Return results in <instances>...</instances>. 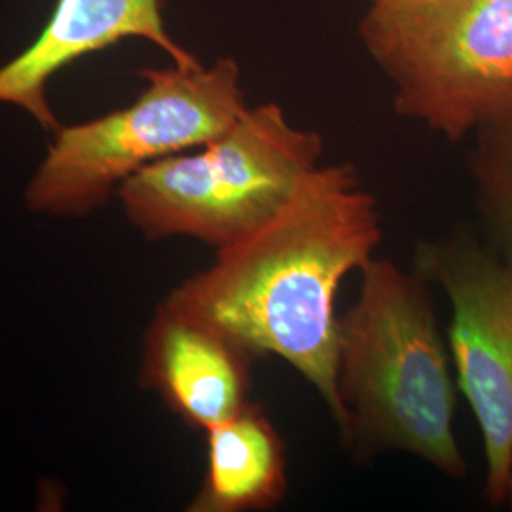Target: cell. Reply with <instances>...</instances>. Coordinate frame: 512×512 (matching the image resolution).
Wrapping results in <instances>:
<instances>
[{"instance_id":"1","label":"cell","mask_w":512,"mask_h":512,"mask_svg":"<svg viewBox=\"0 0 512 512\" xmlns=\"http://www.w3.org/2000/svg\"><path fill=\"white\" fill-rule=\"evenodd\" d=\"M382 239L376 200L348 164L317 165L274 217L222 249L165 298L253 357L277 355L308 380L336 425L342 281Z\"/></svg>"},{"instance_id":"2","label":"cell","mask_w":512,"mask_h":512,"mask_svg":"<svg viewBox=\"0 0 512 512\" xmlns=\"http://www.w3.org/2000/svg\"><path fill=\"white\" fill-rule=\"evenodd\" d=\"M357 302L338 319V431L357 456L406 452L444 475L467 473L456 387L427 279L387 258L359 270Z\"/></svg>"},{"instance_id":"3","label":"cell","mask_w":512,"mask_h":512,"mask_svg":"<svg viewBox=\"0 0 512 512\" xmlns=\"http://www.w3.org/2000/svg\"><path fill=\"white\" fill-rule=\"evenodd\" d=\"M321 154L323 139L293 126L279 105L247 107L220 137L148 165L116 196L150 241L192 238L222 249L272 219Z\"/></svg>"},{"instance_id":"4","label":"cell","mask_w":512,"mask_h":512,"mask_svg":"<svg viewBox=\"0 0 512 512\" xmlns=\"http://www.w3.org/2000/svg\"><path fill=\"white\" fill-rule=\"evenodd\" d=\"M135 103L84 124L61 126L25 190L29 211L86 217L122 184L164 158L203 147L236 124L247 105L232 57L143 71Z\"/></svg>"},{"instance_id":"5","label":"cell","mask_w":512,"mask_h":512,"mask_svg":"<svg viewBox=\"0 0 512 512\" xmlns=\"http://www.w3.org/2000/svg\"><path fill=\"white\" fill-rule=\"evenodd\" d=\"M399 114L450 141L512 114V0H391L361 23Z\"/></svg>"},{"instance_id":"6","label":"cell","mask_w":512,"mask_h":512,"mask_svg":"<svg viewBox=\"0 0 512 512\" xmlns=\"http://www.w3.org/2000/svg\"><path fill=\"white\" fill-rule=\"evenodd\" d=\"M418 272L439 283L452 306L448 342L484 442V494L492 507L511 505L512 264L454 238L420 247Z\"/></svg>"},{"instance_id":"7","label":"cell","mask_w":512,"mask_h":512,"mask_svg":"<svg viewBox=\"0 0 512 512\" xmlns=\"http://www.w3.org/2000/svg\"><path fill=\"white\" fill-rule=\"evenodd\" d=\"M126 38L147 40L177 65L200 63L167 33L162 0H57L31 46L0 67V103L18 107L55 133L61 124L48 103L50 80Z\"/></svg>"},{"instance_id":"8","label":"cell","mask_w":512,"mask_h":512,"mask_svg":"<svg viewBox=\"0 0 512 512\" xmlns=\"http://www.w3.org/2000/svg\"><path fill=\"white\" fill-rule=\"evenodd\" d=\"M253 359L219 330L164 302L145 334L141 384L205 433L251 403Z\"/></svg>"},{"instance_id":"9","label":"cell","mask_w":512,"mask_h":512,"mask_svg":"<svg viewBox=\"0 0 512 512\" xmlns=\"http://www.w3.org/2000/svg\"><path fill=\"white\" fill-rule=\"evenodd\" d=\"M207 469L190 512H251L277 507L287 494L285 442L260 404L205 431Z\"/></svg>"},{"instance_id":"10","label":"cell","mask_w":512,"mask_h":512,"mask_svg":"<svg viewBox=\"0 0 512 512\" xmlns=\"http://www.w3.org/2000/svg\"><path fill=\"white\" fill-rule=\"evenodd\" d=\"M475 177L484 215L512 264V114L478 129Z\"/></svg>"},{"instance_id":"11","label":"cell","mask_w":512,"mask_h":512,"mask_svg":"<svg viewBox=\"0 0 512 512\" xmlns=\"http://www.w3.org/2000/svg\"><path fill=\"white\" fill-rule=\"evenodd\" d=\"M376 2H391V0H372V4H376Z\"/></svg>"},{"instance_id":"12","label":"cell","mask_w":512,"mask_h":512,"mask_svg":"<svg viewBox=\"0 0 512 512\" xmlns=\"http://www.w3.org/2000/svg\"><path fill=\"white\" fill-rule=\"evenodd\" d=\"M511 507H512V501H511Z\"/></svg>"}]
</instances>
